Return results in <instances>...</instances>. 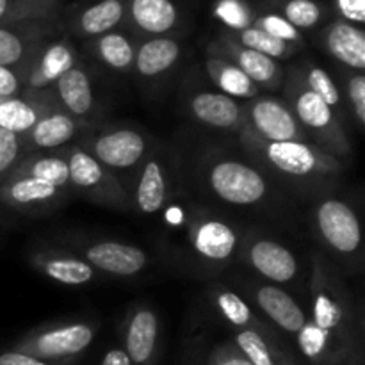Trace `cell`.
<instances>
[{"instance_id":"20","label":"cell","mask_w":365,"mask_h":365,"mask_svg":"<svg viewBox=\"0 0 365 365\" xmlns=\"http://www.w3.org/2000/svg\"><path fill=\"white\" fill-rule=\"evenodd\" d=\"M185 107L189 116L207 128L239 134L245 125L242 103L217 89L192 88L185 96Z\"/></svg>"},{"instance_id":"17","label":"cell","mask_w":365,"mask_h":365,"mask_svg":"<svg viewBox=\"0 0 365 365\" xmlns=\"http://www.w3.org/2000/svg\"><path fill=\"white\" fill-rule=\"evenodd\" d=\"M71 192L36 180L31 177L9 175L0 184V205L24 214V216H45L53 212L70 200Z\"/></svg>"},{"instance_id":"30","label":"cell","mask_w":365,"mask_h":365,"mask_svg":"<svg viewBox=\"0 0 365 365\" xmlns=\"http://www.w3.org/2000/svg\"><path fill=\"white\" fill-rule=\"evenodd\" d=\"M138 38L123 29L106 32L96 38L86 39V52L98 61L103 68L120 75H128L134 71L135 52H138Z\"/></svg>"},{"instance_id":"10","label":"cell","mask_w":365,"mask_h":365,"mask_svg":"<svg viewBox=\"0 0 365 365\" xmlns=\"http://www.w3.org/2000/svg\"><path fill=\"white\" fill-rule=\"evenodd\" d=\"M64 246L81 255L98 273L114 278L138 277L150 264L145 250L116 239L68 237L64 239Z\"/></svg>"},{"instance_id":"19","label":"cell","mask_w":365,"mask_h":365,"mask_svg":"<svg viewBox=\"0 0 365 365\" xmlns=\"http://www.w3.org/2000/svg\"><path fill=\"white\" fill-rule=\"evenodd\" d=\"M207 53H216V56H221L230 61V63H234L239 70L245 71L252 78V82L259 89L274 91V89H280L282 84H284L285 68L278 61L239 45L237 41H234L225 32H221L214 41L209 43Z\"/></svg>"},{"instance_id":"16","label":"cell","mask_w":365,"mask_h":365,"mask_svg":"<svg viewBox=\"0 0 365 365\" xmlns=\"http://www.w3.org/2000/svg\"><path fill=\"white\" fill-rule=\"evenodd\" d=\"M121 349L132 365H160L163 327L152 307L135 305L128 310L121 324Z\"/></svg>"},{"instance_id":"40","label":"cell","mask_w":365,"mask_h":365,"mask_svg":"<svg viewBox=\"0 0 365 365\" xmlns=\"http://www.w3.org/2000/svg\"><path fill=\"white\" fill-rule=\"evenodd\" d=\"M344 100L346 113L359 130L365 125V77L364 71L346 70L342 73V86H339Z\"/></svg>"},{"instance_id":"8","label":"cell","mask_w":365,"mask_h":365,"mask_svg":"<svg viewBox=\"0 0 365 365\" xmlns=\"http://www.w3.org/2000/svg\"><path fill=\"white\" fill-rule=\"evenodd\" d=\"M71 192L116 212H132L130 192L120 178L89 155L78 143L68 146Z\"/></svg>"},{"instance_id":"37","label":"cell","mask_w":365,"mask_h":365,"mask_svg":"<svg viewBox=\"0 0 365 365\" xmlns=\"http://www.w3.org/2000/svg\"><path fill=\"white\" fill-rule=\"evenodd\" d=\"M225 34L230 36L234 41H237L239 45L246 46V48H252L255 52L264 53V56L271 57L274 61H285V59H291L292 56L299 52L303 46L299 45H292V43H285L282 39L273 38V36L266 34L264 31L257 27H248V29H242V31H235V32H227L223 31Z\"/></svg>"},{"instance_id":"6","label":"cell","mask_w":365,"mask_h":365,"mask_svg":"<svg viewBox=\"0 0 365 365\" xmlns=\"http://www.w3.org/2000/svg\"><path fill=\"white\" fill-rule=\"evenodd\" d=\"M187 223V245L207 271H220L241 252L245 232L239 225L209 210H192Z\"/></svg>"},{"instance_id":"27","label":"cell","mask_w":365,"mask_h":365,"mask_svg":"<svg viewBox=\"0 0 365 365\" xmlns=\"http://www.w3.org/2000/svg\"><path fill=\"white\" fill-rule=\"evenodd\" d=\"M57 106L73 116L75 120L88 125L95 116L96 98L93 91L91 73L84 64L77 63L71 70H68L52 89Z\"/></svg>"},{"instance_id":"15","label":"cell","mask_w":365,"mask_h":365,"mask_svg":"<svg viewBox=\"0 0 365 365\" xmlns=\"http://www.w3.org/2000/svg\"><path fill=\"white\" fill-rule=\"evenodd\" d=\"M59 18L24 20L0 25V64L18 73L45 41L63 32Z\"/></svg>"},{"instance_id":"7","label":"cell","mask_w":365,"mask_h":365,"mask_svg":"<svg viewBox=\"0 0 365 365\" xmlns=\"http://www.w3.org/2000/svg\"><path fill=\"white\" fill-rule=\"evenodd\" d=\"M98 334V324L93 321H61L36 327L25 334L13 349L29 353L50 362L77 364L89 349Z\"/></svg>"},{"instance_id":"41","label":"cell","mask_w":365,"mask_h":365,"mask_svg":"<svg viewBox=\"0 0 365 365\" xmlns=\"http://www.w3.org/2000/svg\"><path fill=\"white\" fill-rule=\"evenodd\" d=\"M253 27L260 29V31H264L266 34L273 36V38L277 39H282V41L285 43L305 46V36H303V32H299L298 29L292 27L284 16H280V14L274 13V11L271 9L262 11V13L257 14L255 21H253Z\"/></svg>"},{"instance_id":"35","label":"cell","mask_w":365,"mask_h":365,"mask_svg":"<svg viewBox=\"0 0 365 365\" xmlns=\"http://www.w3.org/2000/svg\"><path fill=\"white\" fill-rule=\"evenodd\" d=\"M291 70L298 75L299 82H302L309 91H312L314 95L319 96L323 102H327L328 106L344 120L346 107L344 100H342L341 88H339V84L334 81V77H331L323 66L316 64L314 61L303 59L302 63L292 66Z\"/></svg>"},{"instance_id":"24","label":"cell","mask_w":365,"mask_h":365,"mask_svg":"<svg viewBox=\"0 0 365 365\" xmlns=\"http://www.w3.org/2000/svg\"><path fill=\"white\" fill-rule=\"evenodd\" d=\"M125 25L141 38L173 36L182 25V11L175 0H127Z\"/></svg>"},{"instance_id":"31","label":"cell","mask_w":365,"mask_h":365,"mask_svg":"<svg viewBox=\"0 0 365 365\" xmlns=\"http://www.w3.org/2000/svg\"><path fill=\"white\" fill-rule=\"evenodd\" d=\"M11 175L36 178V180L46 182L53 187L71 192L70 170H68V148L52 150V152L25 153Z\"/></svg>"},{"instance_id":"9","label":"cell","mask_w":365,"mask_h":365,"mask_svg":"<svg viewBox=\"0 0 365 365\" xmlns=\"http://www.w3.org/2000/svg\"><path fill=\"white\" fill-rule=\"evenodd\" d=\"M78 145L113 175L139 168L152 150L148 135L135 127H107L82 135Z\"/></svg>"},{"instance_id":"21","label":"cell","mask_w":365,"mask_h":365,"mask_svg":"<svg viewBox=\"0 0 365 365\" xmlns=\"http://www.w3.org/2000/svg\"><path fill=\"white\" fill-rule=\"evenodd\" d=\"M29 264L38 273L66 287H82L98 278V271L66 248H38L29 253Z\"/></svg>"},{"instance_id":"33","label":"cell","mask_w":365,"mask_h":365,"mask_svg":"<svg viewBox=\"0 0 365 365\" xmlns=\"http://www.w3.org/2000/svg\"><path fill=\"white\" fill-rule=\"evenodd\" d=\"M216 312L223 317L225 323L235 330H260L269 331L271 328L253 312V307L242 298L239 292L225 287V285H216L209 294Z\"/></svg>"},{"instance_id":"12","label":"cell","mask_w":365,"mask_h":365,"mask_svg":"<svg viewBox=\"0 0 365 365\" xmlns=\"http://www.w3.org/2000/svg\"><path fill=\"white\" fill-rule=\"evenodd\" d=\"M245 125L242 130L262 141H309L284 98L273 95H257L242 103Z\"/></svg>"},{"instance_id":"29","label":"cell","mask_w":365,"mask_h":365,"mask_svg":"<svg viewBox=\"0 0 365 365\" xmlns=\"http://www.w3.org/2000/svg\"><path fill=\"white\" fill-rule=\"evenodd\" d=\"M57 106L52 91H21L18 96L0 98V128L25 135L48 109Z\"/></svg>"},{"instance_id":"34","label":"cell","mask_w":365,"mask_h":365,"mask_svg":"<svg viewBox=\"0 0 365 365\" xmlns=\"http://www.w3.org/2000/svg\"><path fill=\"white\" fill-rule=\"evenodd\" d=\"M205 71L212 81L214 88L223 95L232 96L235 100H245V102L260 95V89L253 84L252 78L225 57L207 53Z\"/></svg>"},{"instance_id":"26","label":"cell","mask_w":365,"mask_h":365,"mask_svg":"<svg viewBox=\"0 0 365 365\" xmlns=\"http://www.w3.org/2000/svg\"><path fill=\"white\" fill-rule=\"evenodd\" d=\"M86 128V123L64 113L59 106L46 110L24 138L25 152H52L70 145Z\"/></svg>"},{"instance_id":"23","label":"cell","mask_w":365,"mask_h":365,"mask_svg":"<svg viewBox=\"0 0 365 365\" xmlns=\"http://www.w3.org/2000/svg\"><path fill=\"white\" fill-rule=\"evenodd\" d=\"M246 292L253 299L257 309L262 312V316H266L267 321L284 334L294 337L302 330L303 324L309 321V316L302 309L298 299L289 294L280 285H246Z\"/></svg>"},{"instance_id":"46","label":"cell","mask_w":365,"mask_h":365,"mask_svg":"<svg viewBox=\"0 0 365 365\" xmlns=\"http://www.w3.org/2000/svg\"><path fill=\"white\" fill-rule=\"evenodd\" d=\"M207 349L203 339L195 337L185 342L184 353H182L180 365H207Z\"/></svg>"},{"instance_id":"13","label":"cell","mask_w":365,"mask_h":365,"mask_svg":"<svg viewBox=\"0 0 365 365\" xmlns=\"http://www.w3.org/2000/svg\"><path fill=\"white\" fill-rule=\"evenodd\" d=\"M175 189V171L171 155L166 148L157 146L150 150L139 166L134 191L130 192L132 210L141 216H155L171 198Z\"/></svg>"},{"instance_id":"1","label":"cell","mask_w":365,"mask_h":365,"mask_svg":"<svg viewBox=\"0 0 365 365\" xmlns=\"http://www.w3.org/2000/svg\"><path fill=\"white\" fill-rule=\"evenodd\" d=\"M246 155L277 184L307 196L334 191L344 173V163L310 141H262L250 132L237 134Z\"/></svg>"},{"instance_id":"44","label":"cell","mask_w":365,"mask_h":365,"mask_svg":"<svg viewBox=\"0 0 365 365\" xmlns=\"http://www.w3.org/2000/svg\"><path fill=\"white\" fill-rule=\"evenodd\" d=\"M337 18L362 27L365 21V0H334Z\"/></svg>"},{"instance_id":"38","label":"cell","mask_w":365,"mask_h":365,"mask_svg":"<svg viewBox=\"0 0 365 365\" xmlns=\"http://www.w3.org/2000/svg\"><path fill=\"white\" fill-rule=\"evenodd\" d=\"M63 0H0V25L59 18Z\"/></svg>"},{"instance_id":"43","label":"cell","mask_w":365,"mask_h":365,"mask_svg":"<svg viewBox=\"0 0 365 365\" xmlns=\"http://www.w3.org/2000/svg\"><path fill=\"white\" fill-rule=\"evenodd\" d=\"M207 365H253L234 341L220 342L207 353Z\"/></svg>"},{"instance_id":"3","label":"cell","mask_w":365,"mask_h":365,"mask_svg":"<svg viewBox=\"0 0 365 365\" xmlns=\"http://www.w3.org/2000/svg\"><path fill=\"white\" fill-rule=\"evenodd\" d=\"M282 88H284V100L294 113L307 139L342 163L349 160L353 148L344 120L327 102L309 91L291 68L285 70Z\"/></svg>"},{"instance_id":"28","label":"cell","mask_w":365,"mask_h":365,"mask_svg":"<svg viewBox=\"0 0 365 365\" xmlns=\"http://www.w3.org/2000/svg\"><path fill=\"white\" fill-rule=\"evenodd\" d=\"M319 38L324 52L346 70H365V34L362 27L335 18L324 25Z\"/></svg>"},{"instance_id":"2","label":"cell","mask_w":365,"mask_h":365,"mask_svg":"<svg viewBox=\"0 0 365 365\" xmlns=\"http://www.w3.org/2000/svg\"><path fill=\"white\" fill-rule=\"evenodd\" d=\"M203 187L220 203L234 209H271L282 203L278 185L248 155L207 150L198 164Z\"/></svg>"},{"instance_id":"45","label":"cell","mask_w":365,"mask_h":365,"mask_svg":"<svg viewBox=\"0 0 365 365\" xmlns=\"http://www.w3.org/2000/svg\"><path fill=\"white\" fill-rule=\"evenodd\" d=\"M0 365H75L66 362H50V360L38 359L29 353L16 351V349L9 348L6 351H0Z\"/></svg>"},{"instance_id":"14","label":"cell","mask_w":365,"mask_h":365,"mask_svg":"<svg viewBox=\"0 0 365 365\" xmlns=\"http://www.w3.org/2000/svg\"><path fill=\"white\" fill-rule=\"evenodd\" d=\"M77 63H81L78 52L70 38L61 34L56 36L43 43L18 71L21 89L34 93L52 91L56 82Z\"/></svg>"},{"instance_id":"36","label":"cell","mask_w":365,"mask_h":365,"mask_svg":"<svg viewBox=\"0 0 365 365\" xmlns=\"http://www.w3.org/2000/svg\"><path fill=\"white\" fill-rule=\"evenodd\" d=\"M271 11L284 16L299 32L314 31L328 16V7L317 0H271Z\"/></svg>"},{"instance_id":"11","label":"cell","mask_w":365,"mask_h":365,"mask_svg":"<svg viewBox=\"0 0 365 365\" xmlns=\"http://www.w3.org/2000/svg\"><path fill=\"white\" fill-rule=\"evenodd\" d=\"M239 259L259 277L273 284H292L302 273L298 257L289 246L257 232H245Z\"/></svg>"},{"instance_id":"5","label":"cell","mask_w":365,"mask_h":365,"mask_svg":"<svg viewBox=\"0 0 365 365\" xmlns=\"http://www.w3.org/2000/svg\"><path fill=\"white\" fill-rule=\"evenodd\" d=\"M312 223L327 253L344 266L362 264V223L351 203L335 196H323L312 210Z\"/></svg>"},{"instance_id":"47","label":"cell","mask_w":365,"mask_h":365,"mask_svg":"<svg viewBox=\"0 0 365 365\" xmlns=\"http://www.w3.org/2000/svg\"><path fill=\"white\" fill-rule=\"evenodd\" d=\"M24 91L21 89L20 75L11 68H6L0 64V98H11V96H18Z\"/></svg>"},{"instance_id":"22","label":"cell","mask_w":365,"mask_h":365,"mask_svg":"<svg viewBox=\"0 0 365 365\" xmlns=\"http://www.w3.org/2000/svg\"><path fill=\"white\" fill-rule=\"evenodd\" d=\"M184 46L175 36L143 38L138 45L134 73L143 86H159L182 59Z\"/></svg>"},{"instance_id":"42","label":"cell","mask_w":365,"mask_h":365,"mask_svg":"<svg viewBox=\"0 0 365 365\" xmlns=\"http://www.w3.org/2000/svg\"><path fill=\"white\" fill-rule=\"evenodd\" d=\"M25 153L27 152H25L24 138L0 128V184L13 173Z\"/></svg>"},{"instance_id":"48","label":"cell","mask_w":365,"mask_h":365,"mask_svg":"<svg viewBox=\"0 0 365 365\" xmlns=\"http://www.w3.org/2000/svg\"><path fill=\"white\" fill-rule=\"evenodd\" d=\"M100 365H132L121 348H109L103 353Z\"/></svg>"},{"instance_id":"4","label":"cell","mask_w":365,"mask_h":365,"mask_svg":"<svg viewBox=\"0 0 365 365\" xmlns=\"http://www.w3.org/2000/svg\"><path fill=\"white\" fill-rule=\"evenodd\" d=\"M316 327L360 342L353 319L348 287L335 264L324 253H314L310 262V316Z\"/></svg>"},{"instance_id":"18","label":"cell","mask_w":365,"mask_h":365,"mask_svg":"<svg viewBox=\"0 0 365 365\" xmlns=\"http://www.w3.org/2000/svg\"><path fill=\"white\" fill-rule=\"evenodd\" d=\"M296 346L310 365H362L360 342H351L337 334L307 321L294 335Z\"/></svg>"},{"instance_id":"32","label":"cell","mask_w":365,"mask_h":365,"mask_svg":"<svg viewBox=\"0 0 365 365\" xmlns=\"http://www.w3.org/2000/svg\"><path fill=\"white\" fill-rule=\"evenodd\" d=\"M232 341L253 365H298L273 330H235Z\"/></svg>"},{"instance_id":"39","label":"cell","mask_w":365,"mask_h":365,"mask_svg":"<svg viewBox=\"0 0 365 365\" xmlns=\"http://www.w3.org/2000/svg\"><path fill=\"white\" fill-rule=\"evenodd\" d=\"M212 14L225 27L223 31L235 32L252 27L259 11L250 0H216Z\"/></svg>"},{"instance_id":"25","label":"cell","mask_w":365,"mask_h":365,"mask_svg":"<svg viewBox=\"0 0 365 365\" xmlns=\"http://www.w3.org/2000/svg\"><path fill=\"white\" fill-rule=\"evenodd\" d=\"M127 21V0H91L77 7L63 27L73 36L91 39L121 29Z\"/></svg>"}]
</instances>
